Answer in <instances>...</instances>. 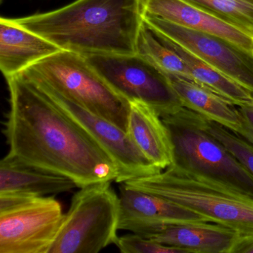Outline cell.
Instances as JSON below:
<instances>
[{"label": "cell", "instance_id": "6da1fadb", "mask_svg": "<svg viewBox=\"0 0 253 253\" xmlns=\"http://www.w3.org/2000/svg\"><path fill=\"white\" fill-rule=\"evenodd\" d=\"M10 110L4 134L9 155L69 177L81 188L116 181L109 154L24 73L7 78Z\"/></svg>", "mask_w": 253, "mask_h": 253}, {"label": "cell", "instance_id": "7a4b0ae2", "mask_svg": "<svg viewBox=\"0 0 253 253\" xmlns=\"http://www.w3.org/2000/svg\"><path fill=\"white\" fill-rule=\"evenodd\" d=\"M11 20L84 57L134 54L143 11L140 0H76L54 11Z\"/></svg>", "mask_w": 253, "mask_h": 253}, {"label": "cell", "instance_id": "3957f363", "mask_svg": "<svg viewBox=\"0 0 253 253\" xmlns=\"http://www.w3.org/2000/svg\"><path fill=\"white\" fill-rule=\"evenodd\" d=\"M121 183L195 211L240 238L253 237V197L221 180L174 163L157 174Z\"/></svg>", "mask_w": 253, "mask_h": 253}, {"label": "cell", "instance_id": "277c9868", "mask_svg": "<svg viewBox=\"0 0 253 253\" xmlns=\"http://www.w3.org/2000/svg\"><path fill=\"white\" fill-rule=\"evenodd\" d=\"M23 72L127 131L129 102L118 94L84 56L62 50Z\"/></svg>", "mask_w": 253, "mask_h": 253}, {"label": "cell", "instance_id": "5b68a950", "mask_svg": "<svg viewBox=\"0 0 253 253\" xmlns=\"http://www.w3.org/2000/svg\"><path fill=\"white\" fill-rule=\"evenodd\" d=\"M119 215L120 198L110 181L81 187L48 253H97L115 244Z\"/></svg>", "mask_w": 253, "mask_h": 253}, {"label": "cell", "instance_id": "8992f818", "mask_svg": "<svg viewBox=\"0 0 253 253\" xmlns=\"http://www.w3.org/2000/svg\"><path fill=\"white\" fill-rule=\"evenodd\" d=\"M174 147V164L221 180L253 197V176L186 108L161 117Z\"/></svg>", "mask_w": 253, "mask_h": 253}, {"label": "cell", "instance_id": "52a82bcc", "mask_svg": "<svg viewBox=\"0 0 253 253\" xmlns=\"http://www.w3.org/2000/svg\"><path fill=\"white\" fill-rule=\"evenodd\" d=\"M85 58L128 102H143L161 117L174 113L182 107L168 77L139 54H96Z\"/></svg>", "mask_w": 253, "mask_h": 253}, {"label": "cell", "instance_id": "ba28073f", "mask_svg": "<svg viewBox=\"0 0 253 253\" xmlns=\"http://www.w3.org/2000/svg\"><path fill=\"white\" fill-rule=\"evenodd\" d=\"M24 74L33 80L62 111L81 126L109 154L119 171L116 182L124 183L162 171L139 150L127 131L62 95L42 81Z\"/></svg>", "mask_w": 253, "mask_h": 253}, {"label": "cell", "instance_id": "9c48e42d", "mask_svg": "<svg viewBox=\"0 0 253 253\" xmlns=\"http://www.w3.org/2000/svg\"><path fill=\"white\" fill-rule=\"evenodd\" d=\"M53 197H36L0 213V253H48L64 217Z\"/></svg>", "mask_w": 253, "mask_h": 253}, {"label": "cell", "instance_id": "30bf717a", "mask_svg": "<svg viewBox=\"0 0 253 253\" xmlns=\"http://www.w3.org/2000/svg\"><path fill=\"white\" fill-rule=\"evenodd\" d=\"M143 19L167 38L253 94V52L223 38L186 29L149 14Z\"/></svg>", "mask_w": 253, "mask_h": 253}, {"label": "cell", "instance_id": "8fae6325", "mask_svg": "<svg viewBox=\"0 0 253 253\" xmlns=\"http://www.w3.org/2000/svg\"><path fill=\"white\" fill-rule=\"evenodd\" d=\"M118 229L144 237L169 225L208 223L204 216L164 198L120 183Z\"/></svg>", "mask_w": 253, "mask_h": 253}, {"label": "cell", "instance_id": "7c38bea8", "mask_svg": "<svg viewBox=\"0 0 253 253\" xmlns=\"http://www.w3.org/2000/svg\"><path fill=\"white\" fill-rule=\"evenodd\" d=\"M149 14L197 32L223 38L253 52V36L183 0H140Z\"/></svg>", "mask_w": 253, "mask_h": 253}, {"label": "cell", "instance_id": "4fadbf2b", "mask_svg": "<svg viewBox=\"0 0 253 253\" xmlns=\"http://www.w3.org/2000/svg\"><path fill=\"white\" fill-rule=\"evenodd\" d=\"M60 51L55 44L20 27L11 19L0 18V69L5 79Z\"/></svg>", "mask_w": 253, "mask_h": 253}, {"label": "cell", "instance_id": "5bb4252c", "mask_svg": "<svg viewBox=\"0 0 253 253\" xmlns=\"http://www.w3.org/2000/svg\"><path fill=\"white\" fill-rule=\"evenodd\" d=\"M127 133L155 167L164 170L174 164V147L168 128L149 105L138 100L129 101Z\"/></svg>", "mask_w": 253, "mask_h": 253}, {"label": "cell", "instance_id": "9a60e30c", "mask_svg": "<svg viewBox=\"0 0 253 253\" xmlns=\"http://www.w3.org/2000/svg\"><path fill=\"white\" fill-rule=\"evenodd\" d=\"M238 237L226 226L208 222L169 225L146 238L182 249L186 253H230Z\"/></svg>", "mask_w": 253, "mask_h": 253}, {"label": "cell", "instance_id": "2e32d148", "mask_svg": "<svg viewBox=\"0 0 253 253\" xmlns=\"http://www.w3.org/2000/svg\"><path fill=\"white\" fill-rule=\"evenodd\" d=\"M78 187L69 177L23 162L8 155L0 162V193L19 192L45 197Z\"/></svg>", "mask_w": 253, "mask_h": 253}, {"label": "cell", "instance_id": "e0dca14e", "mask_svg": "<svg viewBox=\"0 0 253 253\" xmlns=\"http://www.w3.org/2000/svg\"><path fill=\"white\" fill-rule=\"evenodd\" d=\"M168 78L182 107L238 134L241 126L238 107L194 81L176 77Z\"/></svg>", "mask_w": 253, "mask_h": 253}, {"label": "cell", "instance_id": "ac0fdd59", "mask_svg": "<svg viewBox=\"0 0 253 253\" xmlns=\"http://www.w3.org/2000/svg\"><path fill=\"white\" fill-rule=\"evenodd\" d=\"M167 38L169 45L184 60L194 82L209 88L237 107L253 106V94L250 91Z\"/></svg>", "mask_w": 253, "mask_h": 253}, {"label": "cell", "instance_id": "d6986e66", "mask_svg": "<svg viewBox=\"0 0 253 253\" xmlns=\"http://www.w3.org/2000/svg\"><path fill=\"white\" fill-rule=\"evenodd\" d=\"M136 54L150 62L167 77L193 81L189 68L169 45L167 37L150 26L144 19L137 36Z\"/></svg>", "mask_w": 253, "mask_h": 253}, {"label": "cell", "instance_id": "ffe728a7", "mask_svg": "<svg viewBox=\"0 0 253 253\" xmlns=\"http://www.w3.org/2000/svg\"><path fill=\"white\" fill-rule=\"evenodd\" d=\"M253 36V0H183Z\"/></svg>", "mask_w": 253, "mask_h": 253}, {"label": "cell", "instance_id": "44dd1931", "mask_svg": "<svg viewBox=\"0 0 253 253\" xmlns=\"http://www.w3.org/2000/svg\"><path fill=\"white\" fill-rule=\"evenodd\" d=\"M201 121L206 131L218 140L253 176V145L217 123L209 121L202 116H201Z\"/></svg>", "mask_w": 253, "mask_h": 253}, {"label": "cell", "instance_id": "7402d4cb", "mask_svg": "<svg viewBox=\"0 0 253 253\" xmlns=\"http://www.w3.org/2000/svg\"><path fill=\"white\" fill-rule=\"evenodd\" d=\"M115 245L123 253H186L182 249L164 245L134 233L118 237Z\"/></svg>", "mask_w": 253, "mask_h": 253}, {"label": "cell", "instance_id": "603a6c76", "mask_svg": "<svg viewBox=\"0 0 253 253\" xmlns=\"http://www.w3.org/2000/svg\"><path fill=\"white\" fill-rule=\"evenodd\" d=\"M238 109L241 126L237 134L253 146V106L238 107Z\"/></svg>", "mask_w": 253, "mask_h": 253}]
</instances>
